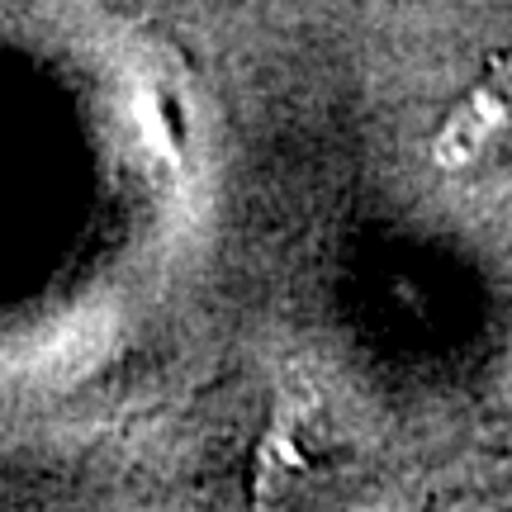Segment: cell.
I'll return each instance as SVG.
<instances>
[{
    "mask_svg": "<svg viewBox=\"0 0 512 512\" xmlns=\"http://www.w3.org/2000/svg\"><path fill=\"white\" fill-rule=\"evenodd\" d=\"M508 124H512V62H503V67L451 114V124L441 128L432 157H437L441 166H470L475 157H484V147L494 143Z\"/></svg>",
    "mask_w": 512,
    "mask_h": 512,
    "instance_id": "cell-1",
    "label": "cell"
}]
</instances>
